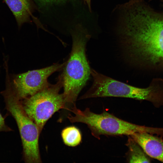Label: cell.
Returning a JSON list of instances; mask_svg holds the SVG:
<instances>
[{"instance_id": "15", "label": "cell", "mask_w": 163, "mask_h": 163, "mask_svg": "<svg viewBox=\"0 0 163 163\" xmlns=\"http://www.w3.org/2000/svg\"><path fill=\"white\" fill-rule=\"evenodd\" d=\"M149 1H151V0H149ZM159 0L161 1V2H163V0Z\"/></svg>"}, {"instance_id": "5", "label": "cell", "mask_w": 163, "mask_h": 163, "mask_svg": "<svg viewBox=\"0 0 163 163\" xmlns=\"http://www.w3.org/2000/svg\"><path fill=\"white\" fill-rule=\"evenodd\" d=\"M1 94L4 98L6 109L14 117L18 128L24 160L27 163L42 162L39 142L40 133L36 124L24 110L21 100L12 88L8 75L6 76L5 89Z\"/></svg>"}, {"instance_id": "7", "label": "cell", "mask_w": 163, "mask_h": 163, "mask_svg": "<svg viewBox=\"0 0 163 163\" xmlns=\"http://www.w3.org/2000/svg\"><path fill=\"white\" fill-rule=\"evenodd\" d=\"M65 64L55 63L40 69L13 75L10 76L12 88L21 100L32 96L48 86L50 84L48 78L61 69Z\"/></svg>"}, {"instance_id": "2", "label": "cell", "mask_w": 163, "mask_h": 163, "mask_svg": "<svg viewBox=\"0 0 163 163\" xmlns=\"http://www.w3.org/2000/svg\"><path fill=\"white\" fill-rule=\"evenodd\" d=\"M72 51L61 75L63 82L66 109L70 110L76 106L78 94L91 75V69L85 53L87 42L90 35L81 25L72 33Z\"/></svg>"}, {"instance_id": "4", "label": "cell", "mask_w": 163, "mask_h": 163, "mask_svg": "<svg viewBox=\"0 0 163 163\" xmlns=\"http://www.w3.org/2000/svg\"><path fill=\"white\" fill-rule=\"evenodd\" d=\"M70 111L74 115L69 114L68 119L72 123H81L86 124L92 135L100 139L101 135L130 136L137 132H145L163 136V128L152 127L133 124L117 117L107 112L95 113L88 108L82 110L76 106Z\"/></svg>"}, {"instance_id": "6", "label": "cell", "mask_w": 163, "mask_h": 163, "mask_svg": "<svg viewBox=\"0 0 163 163\" xmlns=\"http://www.w3.org/2000/svg\"><path fill=\"white\" fill-rule=\"evenodd\" d=\"M62 87L61 75L55 84H50L34 95L21 100L24 110L36 124L40 133L55 113L61 109H66L63 95L59 93Z\"/></svg>"}, {"instance_id": "10", "label": "cell", "mask_w": 163, "mask_h": 163, "mask_svg": "<svg viewBox=\"0 0 163 163\" xmlns=\"http://www.w3.org/2000/svg\"><path fill=\"white\" fill-rule=\"evenodd\" d=\"M126 145L128 148L127 160L130 163H149L151 160L141 146L130 136Z\"/></svg>"}, {"instance_id": "1", "label": "cell", "mask_w": 163, "mask_h": 163, "mask_svg": "<svg viewBox=\"0 0 163 163\" xmlns=\"http://www.w3.org/2000/svg\"><path fill=\"white\" fill-rule=\"evenodd\" d=\"M118 34L130 62L163 72V12L144 0H132L122 15Z\"/></svg>"}, {"instance_id": "8", "label": "cell", "mask_w": 163, "mask_h": 163, "mask_svg": "<svg viewBox=\"0 0 163 163\" xmlns=\"http://www.w3.org/2000/svg\"><path fill=\"white\" fill-rule=\"evenodd\" d=\"M130 136L150 157L163 162V140L145 132H137Z\"/></svg>"}, {"instance_id": "12", "label": "cell", "mask_w": 163, "mask_h": 163, "mask_svg": "<svg viewBox=\"0 0 163 163\" xmlns=\"http://www.w3.org/2000/svg\"><path fill=\"white\" fill-rule=\"evenodd\" d=\"M12 131V129L5 123L4 119L0 113V132H7Z\"/></svg>"}, {"instance_id": "14", "label": "cell", "mask_w": 163, "mask_h": 163, "mask_svg": "<svg viewBox=\"0 0 163 163\" xmlns=\"http://www.w3.org/2000/svg\"><path fill=\"white\" fill-rule=\"evenodd\" d=\"M83 1L87 5L90 11L91 12V0H83Z\"/></svg>"}, {"instance_id": "3", "label": "cell", "mask_w": 163, "mask_h": 163, "mask_svg": "<svg viewBox=\"0 0 163 163\" xmlns=\"http://www.w3.org/2000/svg\"><path fill=\"white\" fill-rule=\"evenodd\" d=\"M93 84L89 89L79 99L91 98L116 97L147 101L154 106L163 105V79H153L146 88L133 86L115 80L91 69Z\"/></svg>"}, {"instance_id": "13", "label": "cell", "mask_w": 163, "mask_h": 163, "mask_svg": "<svg viewBox=\"0 0 163 163\" xmlns=\"http://www.w3.org/2000/svg\"><path fill=\"white\" fill-rule=\"evenodd\" d=\"M44 3H59L62 2L65 0H39Z\"/></svg>"}, {"instance_id": "11", "label": "cell", "mask_w": 163, "mask_h": 163, "mask_svg": "<svg viewBox=\"0 0 163 163\" xmlns=\"http://www.w3.org/2000/svg\"><path fill=\"white\" fill-rule=\"evenodd\" d=\"M63 142L66 145L75 147L80 144L82 135L79 129L75 126H70L63 129L61 133Z\"/></svg>"}, {"instance_id": "9", "label": "cell", "mask_w": 163, "mask_h": 163, "mask_svg": "<svg viewBox=\"0 0 163 163\" xmlns=\"http://www.w3.org/2000/svg\"><path fill=\"white\" fill-rule=\"evenodd\" d=\"M16 19L19 26L30 20L31 5L29 0H3Z\"/></svg>"}]
</instances>
